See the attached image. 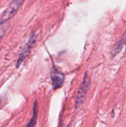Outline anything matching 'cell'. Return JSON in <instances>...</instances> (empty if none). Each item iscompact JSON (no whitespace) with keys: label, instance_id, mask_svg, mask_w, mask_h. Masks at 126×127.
I'll return each instance as SVG.
<instances>
[{"label":"cell","instance_id":"cell-6","mask_svg":"<svg viewBox=\"0 0 126 127\" xmlns=\"http://www.w3.org/2000/svg\"><path fill=\"white\" fill-rule=\"evenodd\" d=\"M126 43V33L124 34V36L123 38H122V40L119 42L118 44L116 45V47H115V48H114L113 50L112 51V53H111V54H112V57H114L115 55H117V53H118L119 52L122 50V47H123V46Z\"/></svg>","mask_w":126,"mask_h":127},{"label":"cell","instance_id":"cell-2","mask_svg":"<svg viewBox=\"0 0 126 127\" xmlns=\"http://www.w3.org/2000/svg\"><path fill=\"white\" fill-rule=\"evenodd\" d=\"M24 0H13L8 8L5 11L0 19V24H3L5 22L11 19L17 12L19 7L23 2Z\"/></svg>","mask_w":126,"mask_h":127},{"label":"cell","instance_id":"cell-7","mask_svg":"<svg viewBox=\"0 0 126 127\" xmlns=\"http://www.w3.org/2000/svg\"><path fill=\"white\" fill-rule=\"evenodd\" d=\"M5 33V29L4 28H0V40L3 37Z\"/></svg>","mask_w":126,"mask_h":127},{"label":"cell","instance_id":"cell-5","mask_svg":"<svg viewBox=\"0 0 126 127\" xmlns=\"http://www.w3.org/2000/svg\"><path fill=\"white\" fill-rule=\"evenodd\" d=\"M33 116H32V118L30 121L29 124L27 125V127H33L36 124L37 116H38V105H37V101L35 102L34 104H33Z\"/></svg>","mask_w":126,"mask_h":127},{"label":"cell","instance_id":"cell-3","mask_svg":"<svg viewBox=\"0 0 126 127\" xmlns=\"http://www.w3.org/2000/svg\"><path fill=\"white\" fill-rule=\"evenodd\" d=\"M36 39H37V37H36L34 33H32V35L30 37L29 40L27 42V43H26L25 45L24 46V47L22 49V52H21V54H20L18 60L17 62V65L16 67L19 68V66L22 64V63L23 62V61H24V60L27 58V56L28 55V54L30 52L31 50H32V47H33L34 44L35 43Z\"/></svg>","mask_w":126,"mask_h":127},{"label":"cell","instance_id":"cell-1","mask_svg":"<svg viewBox=\"0 0 126 127\" xmlns=\"http://www.w3.org/2000/svg\"><path fill=\"white\" fill-rule=\"evenodd\" d=\"M90 84V80L87 73H85L82 82L79 86L75 100V108H79L84 103Z\"/></svg>","mask_w":126,"mask_h":127},{"label":"cell","instance_id":"cell-4","mask_svg":"<svg viewBox=\"0 0 126 127\" xmlns=\"http://www.w3.org/2000/svg\"><path fill=\"white\" fill-rule=\"evenodd\" d=\"M51 77L53 89L54 90L58 89V88H60L63 86V82L64 80V75L63 74V73L59 71L54 67H53L52 68Z\"/></svg>","mask_w":126,"mask_h":127}]
</instances>
